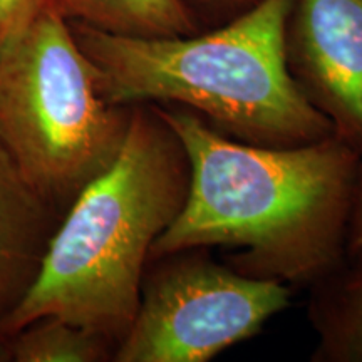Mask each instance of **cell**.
<instances>
[{
	"mask_svg": "<svg viewBox=\"0 0 362 362\" xmlns=\"http://www.w3.org/2000/svg\"><path fill=\"white\" fill-rule=\"evenodd\" d=\"M67 21L129 37H180L194 34L183 0H57Z\"/></svg>",
	"mask_w": 362,
	"mask_h": 362,
	"instance_id": "9",
	"label": "cell"
},
{
	"mask_svg": "<svg viewBox=\"0 0 362 362\" xmlns=\"http://www.w3.org/2000/svg\"><path fill=\"white\" fill-rule=\"evenodd\" d=\"M149 264L116 362H206L259 334L291 300L285 284L240 274L206 248Z\"/></svg>",
	"mask_w": 362,
	"mask_h": 362,
	"instance_id": "5",
	"label": "cell"
},
{
	"mask_svg": "<svg viewBox=\"0 0 362 362\" xmlns=\"http://www.w3.org/2000/svg\"><path fill=\"white\" fill-rule=\"evenodd\" d=\"M187 151L153 104H136L119 155L72 200L40 272L0 324L12 336L45 315L123 341L156 238L183 208Z\"/></svg>",
	"mask_w": 362,
	"mask_h": 362,
	"instance_id": "3",
	"label": "cell"
},
{
	"mask_svg": "<svg viewBox=\"0 0 362 362\" xmlns=\"http://www.w3.org/2000/svg\"><path fill=\"white\" fill-rule=\"evenodd\" d=\"M309 315L319 336L312 359L362 362V252L315 284Z\"/></svg>",
	"mask_w": 362,
	"mask_h": 362,
	"instance_id": "8",
	"label": "cell"
},
{
	"mask_svg": "<svg viewBox=\"0 0 362 362\" xmlns=\"http://www.w3.org/2000/svg\"><path fill=\"white\" fill-rule=\"evenodd\" d=\"M57 0H0V52L12 45Z\"/></svg>",
	"mask_w": 362,
	"mask_h": 362,
	"instance_id": "11",
	"label": "cell"
},
{
	"mask_svg": "<svg viewBox=\"0 0 362 362\" xmlns=\"http://www.w3.org/2000/svg\"><path fill=\"white\" fill-rule=\"evenodd\" d=\"M293 0H259L202 35L129 37L69 21L99 94L115 106H183L238 141L287 148L329 138L334 126L288 64Z\"/></svg>",
	"mask_w": 362,
	"mask_h": 362,
	"instance_id": "2",
	"label": "cell"
},
{
	"mask_svg": "<svg viewBox=\"0 0 362 362\" xmlns=\"http://www.w3.org/2000/svg\"><path fill=\"white\" fill-rule=\"evenodd\" d=\"M16 362H103L115 359L117 344L83 325L45 315L11 336Z\"/></svg>",
	"mask_w": 362,
	"mask_h": 362,
	"instance_id": "10",
	"label": "cell"
},
{
	"mask_svg": "<svg viewBox=\"0 0 362 362\" xmlns=\"http://www.w3.org/2000/svg\"><path fill=\"white\" fill-rule=\"evenodd\" d=\"M206 2H215V4H226V2H238V0H206Z\"/></svg>",
	"mask_w": 362,
	"mask_h": 362,
	"instance_id": "14",
	"label": "cell"
},
{
	"mask_svg": "<svg viewBox=\"0 0 362 362\" xmlns=\"http://www.w3.org/2000/svg\"><path fill=\"white\" fill-rule=\"evenodd\" d=\"M12 361V344L11 336L0 332V362Z\"/></svg>",
	"mask_w": 362,
	"mask_h": 362,
	"instance_id": "13",
	"label": "cell"
},
{
	"mask_svg": "<svg viewBox=\"0 0 362 362\" xmlns=\"http://www.w3.org/2000/svg\"><path fill=\"white\" fill-rule=\"evenodd\" d=\"M362 252V153L357 166L354 194H352V208L347 230V257H354Z\"/></svg>",
	"mask_w": 362,
	"mask_h": 362,
	"instance_id": "12",
	"label": "cell"
},
{
	"mask_svg": "<svg viewBox=\"0 0 362 362\" xmlns=\"http://www.w3.org/2000/svg\"><path fill=\"white\" fill-rule=\"evenodd\" d=\"M287 51L307 99L362 153V0H293Z\"/></svg>",
	"mask_w": 362,
	"mask_h": 362,
	"instance_id": "6",
	"label": "cell"
},
{
	"mask_svg": "<svg viewBox=\"0 0 362 362\" xmlns=\"http://www.w3.org/2000/svg\"><path fill=\"white\" fill-rule=\"evenodd\" d=\"M133 106L99 94L94 71L56 7L0 52V143L62 214L119 155Z\"/></svg>",
	"mask_w": 362,
	"mask_h": 362,
	"instance_id": "4",
	"label": "cell"
},
{
	"mask_svg": "<svg viewBox=\"0 0 362 362\" xmlns=\"http://www.w3.org/2000/svg\"><path fill=\"white\" fill-rule=\"evenodd\" d=\"M189 163L188 197L149 260L230 250L226 265L280 284H317L347 259L361 153L337 134L300 146L228 138L183 106H158Z\"/></svg>",
	"mask_w": 362,
	"mask_h": 362,
	"instance_id": "1",
	"label": "cell"
},
{
	"mask_svg": "<svg viewBox=\"0 0 362 362\" xmlns=\"http://www.w3.org/2000/svg\"><path fill=\"white\" fill-rule=\"evenodd\" d=\"M62 215L27 181L0 143V324L37 279Z\"/></svg>",
	"mask_w": 362,
	"mask_h": 362,
	"instance_id": "7",
	"label": "cell"
}]
</instances>
